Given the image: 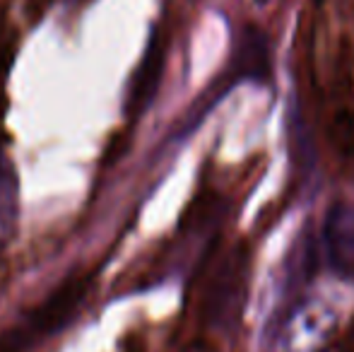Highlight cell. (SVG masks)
Instances as JSON below:
<instances>
[{
	"instance_id": "cell-1",
	"label": "cell",
	"mask_w": 354,
	"mask_h": 352,
	"mask_svg": "<svg viewBox=\"0 0 354 352\" xmlns=\"http://www.w3.org/2000/svg\"><path fill=\"white\" fill-rule=\"evenodd\" d=\"M92 285V277L89 275H75L71 280L63 282V287H58L41 306L32 314L27 326V333L39 338V335H51L58 328L71 321V316L77 311V306L84 302Z\"/></svg>"
},
{
	"instance_id": "cell-2",
	"label": "cell",
	"mask_w": 354,
	"mask_h": 352,
	"mask_svg": "<svg viewBox=\"0 0 354 352\" xmlns=\"http://www.w3.org/2000/svg\"><path fill=\"white\" fill-rule=\"evenodd\" d=\"M162 71H164V41H162V37L154 34L152 44H149L147 53H145L140 68H138V73H136V80H133L131 99H128L131 111L140 113L145 106H149V102H152L154 92H157V87H159Z\"/></svg>"
},
{
	"instance_id": "cell-3",
	"label": "cell",
	"mask_w": 354,
	"mask_h": 352,
	"mask_svg": "<svg viewBox=\"0 0 354 352\" xmlns=\"http://www.w3.org/2000/svg\"><path fill=\"white\" fill-rule=\"evenodd\" d=\"M234 66H236L239 75L263 80L270 73V53H268L266 34L258 32V29H246L236 58H234Z\"/></svg>"
}]
</instances>
